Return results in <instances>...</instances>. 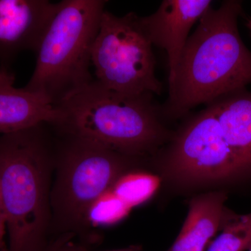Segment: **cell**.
I'll list each match as a JSON object with an SVG mask.
<instances>
[{
  "label": "cell",
  "instance_id": "obj_5",
  "mask_svg": "<svg viewBox=\"0 0 251 251\" xmlns=\"http://www.w3.org/2000/svg\"><path fill=\"white\" fill-rule=\"evenodd\" d=\"M106 1L64 0L36 49V66L25 88L54 105L94 80L91 52Z\"/></svg>",
  "mask_w": 251,
  "mask_h": 251
},
{
  "label": "cell",
  "instance_id": "obj_12",
  "mask_svg": "<svg viewBox=\"0 0 251 251\" xmlns=\"http://www.w3.org/2000/svg\"><path fill=\"white\" fill-rule=\"evenodd\" d=\"M224 192H212L193 198L184 226L168 251H205L209 241L223 226L229 211H225Z\"/></svg>",
  "mask_w": 251,
  "mask_h": 251
},
{
  "label": "cell",
  "instance_id": "obj_14",
  "mask_svg": "<svg viewBox=\"0 0 251 251\" xmlns=\"http://www.w3.org/2000/svg\"><path fill=\"white\" fill-rule=\"evenodd\" d=\"M224 230L206 251H244L251 247V214L239 216L229 213Z\"/></svg>",
  "mask_w": 251,
  "mask_h": 251
},
{
  "label": "cell",
  "instance_id": "obj_1",
  "mask_svg": "<svg viewBox=\"0 0 251 251\" xmlns=\"http://www.w3.org/2000/svg\"><path fill=\"white\" fill-rule=\"evenodd\" d=\"M242 11L241 1L227 0L203 14L185 46L163 115L179 118L251 84V52L238 29Z\"/></svg>",
  "mask_w": 251,
  "mask_h": 251
},
{
  "label": "cell",
  "instance_id": "obj_3",
  "mask_svg": "<svg viewBox=\"0 0 251 251\" xmlns=\"http://www.w3.org/2000/svg\"><path fill=\"white\" fill-rule=\"evenodd\" d=\"M153 94L128 95L105 88L94 79L57 105L58 133L102 144L126 156L156 151L171 133L161 123L162 108Z\"/></svg>",
  "mask_w": 251,
  "mask_h": 251
},
{
  "label": "cell",
  "instance_id": "obj_17",
  "mask_svg": "<svg viewBox=\"0 0 251 251\" xmlns=\"http://www.w3.org/2000/svg\"><path fill=\"white\" fill-rule=\"evenodd\" d=\"M6 224L5 217L4 206H3L2 197L0 189V251H8V245L6 244Z\"/></svg>",
  "mask_w": 251,
  "mask_h": 251
},
{
  "label": "cell",
  "instance_id": "obj_4",
  "mask_svg": "<svg viewBox=\"0 0 251 251\" xmlns=\"http://www.w3.org/2000/svg\"><path fill=\"white\" fill-rule=\"evenodd\" d=\"M55 132L50 237L52 236V241L63 236H78L80 244L87 246L96 241L87 223L91 206L122 175L133 171L140 158L122 154L93 140Z\"/></svg>",
  "mask_w": 251,
  "mask_h": 251
},
{
  "label": "cell",
  "instance_id": "obj_6",
  "mask_svg": "<svg viewBox=\"0 0 251 251\" xmlns=\"http://www.w3.org/2000/svg\"><path fill=\"white\" fill-rule=\"evenodd\" d=\"M91 61L95 80L108 90L128 95L163 92L152 44L135 13L119 17L104 11Z\"/></svg>",
  "mask_w": 251,
  "mask_h": 251
},
{
  "label": "cell",
  "instance_id": "obj_16",
  "mask_svg": "<svg viewBox=\"0 0 251 251\" xmlns=\"http://www.w3.org/2000/svg\"><path fill=\"white\" fill-rule=\"evenodd\" d=\"M74 238L69 236H63L51 241L50 243L49 251H92L87 249V246L76 244L72 242ZM141 246L133 245L119 249V250L107 251H141Z\"/></svg>",
  "mask_w": 251,
  "mask_h": 251
},
{
  "label": "cell",
  "instance_id": "obj_18",
  "mask_svg": "<svg viewBox=\"0 0 251 251\" xmlns=\"http://www.w3.org/2000/svg\"><path fill=\"white\" fill-rule=\"evenodd\" d=\"M247 27L249 28L251 36V18H249V19L247 20Z\"/></svg>",
  "mask_w": 251,
  "mask_h": 251
},
{
  "label": "cell",
  "instance_id": "obj_11",
  "mask_svg": "<svg viewBox=\"0 0 251 251\" xmlns=\"http://www.w3.org/2000/svg\"><path fill=\"white\" fill-rule=\"evenodd\" d=\"M215 112L224 139L247 176H251V92H231L209 103Z\"/></svg>",
  "mask_w": 251,
  "mask_h": 251
},
{
  "label": "cell",
  "instance_id": "obj_7",
  "mask_svg": "<svg viewBox=\"0 0 251 251\" xmlns=\"http://www.w3.org/2000/svg\"><path fill=\"white\" fill-rule=\"evenodd\" d=\"M171 138L166 166L175 179L202 184L247 177L224 139L211 105L189 117Z\"/></svg>",
  "mask_w": 251,
  "mask_h": 251
},
{
  "label": "cell",
  "instance_id": "obj_10",
  "mask_svg": "<svg viewBox=\"0 0 251 251\" xmlns=\"http://www.w3.org/2000/svg\"><path fill=\"white\" fill-rule=\"evenodd\" d=\"M10 65L0 64V133H15L60 120L57 107L49 99L25 87L16 88Z\"/></svg>",
  "mask_w": 251,
  "mask_h": 251
},
{
  "label": "cell",
  "instance_id": "obj_19",
  "mask_svg": "<svg viewBox=\"0 0 251 251\" xmlns=\"http://www.w3.org/2000/svg\"><path fill=\"white\" fill-rule=\"evenodd\" d=\"M249 251H251V247L249 249Z\"/></svg>",
  "mask_w": 251,
  "mask_h": 251
},
{
  "label": "cell",
  "instance_id": "obj_15",
  "mask_svg": "<svg viewBox=\"0 0 251 251\" xmlns=\"http://www.w3.org/2000/svg\"><path fill=\"white\" fill-rule=\"evenodd\" d=\"M131 209L109 189L91 206L87 214V223L90 227L115 224L125 219Z\"/></svg>",
  "mask_w": 251,
  "mask_h": 251
},
{
  "label": "cell",
  "instance_id": "obj_13",
  "mask_svg": "<svg viewBox=\"0 0 251 251\" xmlns=\"http://www.w3.org/2000/svg\"><path fill=\"white\" fill-rule=\"evenodd\" d=\"M159 186L160 179L156 175L130 171L119 178L110 189L133 209L148 201Z\"/></svg>",
  "mask_w": 251,
  "mask_h": 251
},
{
  "label": "cell",
  "instance_id": "obj_2",
  "mask_svg": "<svg viewBox=\"0 0 251 251\" xmlns=\"http://www.w3.org/2000/svg\"><path fill=\"white\" fill-rule=\"evenodd\" d=\"M57 135L42 124L0 136V189L8 251H49Z\"/></svg>",
  "mask_w": 251,
  "mask_h": 251
},
{
  "label": "cell",
  "instance_id": "obj_8",
  "mask_svg": "<svg viewBox=\"0 0 251 251\" xmlns=\"http://www.w3.org/2000/svg\"><path fill=\"white\" fill-rule=\"evenodd\" d=\"M48 0H0V64L10 65L20 52H35L59 9Z\"/></svg>",
  "mask_w": 251,
  "mask_h": 251
},
{
  "label": "cell",
  "instance_id": "obj_9",
  "mask_svg": "<svg viewBox=\"0 0 251 251\" xmlns=\"http://www.w3.org/2000/svg\"><path fill=\"white\" fill-rule=\"evenodd\" d=\"M211 4L210 0H163L156 12L140 17L152 46L166 50L169 85L175 80L191 28Z\"/></svg>",
  "mask_w": 251,
  "mask_h": 251
}]
</instances>
